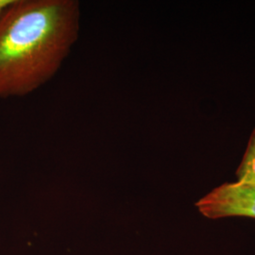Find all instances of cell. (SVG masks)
Here are the masks:
<instances>
[{"label":"cell","mask_w":255,"mask_h":255,"mask_svg":"<svg viewBox=\"0 0 255 255\" xmlns=\"http://www.w3.org/2000/svg\"><path fill=\"white\" fill-rule=\"evenodd\" d=\"M208 219L248 217L255 219V186L227 182L208 193L196 203Z\"/></svg>","instance_id":"7a4b0ae2"},{"label":"cell","mask_w":255,"mask_h":255,"mask_svg":"<svg viewBox=\"0 0 255 255\" xmlns=\"http://www.w3.org/2000/svg\"><path fill=\"white\" fill-rule=\"evenodd\" d=\"M237 182L255 186V128L250 137L246 151L237 170Z\"/></svg>","instance_id":"3957f363"},{"label":"cell","mask_w":255,"mask_h":255,"mask_svg":"<svg viewBox=\"0 0 255 255\" xmlns=\"http://www.w3.org/2000/svg\"><path fill=\"white\" fill-rule=\"evenodd\" d=\"M81 14L77 0H13L0 16V99L28 96L58 73Z\"/></svg>","instance_id":"6da1fadb"},{"label":"cell","mask_w":255,"mask_h":255,"mask_svg":"<svg viewBox=\"0 0 255 255\" xmlns=\"http://www.w3.org/2000/svg\"><path fill=\"white\" fill-rule=\"evenodd\" d=\"M12 2L13 0H0V16Z\"/></svg>","instance_id":"277c9868"}]
</instances>
